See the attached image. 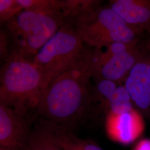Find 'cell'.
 Masks as SVG:
<instances>
[{
    "label": "cell",
    "mask_w": 150,
    "mask_h": 150,
    "mask_svg": "<svg viewBox=\"0 0 150 150\" xmlns=\"http://www.w3.org/2000/svg\"><path fill=\"white\" fill-rule=\"evenodd\" d=\"M90 54L84 50L70 68L50 82L35 108L37 116L69 130L83 118L92 101Z\"/></svg>",
    "instance_id": "6da1fadb"
},
{
    "label": "cell",
    "mask_w": 150,
    "mask_h": 150,
    "mask_svg": "<svg viewBox=\"0 0 150 150\" xmlns=\"http://www.w3.org/2000/svg\"><path fill=\"white\" fill-rule=\"evenodd\" d=\"M0 104L25 116L34 109L47 87L42 67L33 61L11 54L1 70Z\"/></svg>",
    "instance_id": "7a4b0ae2"
},
{
    "label": "cell",
    "mask_w": 150,
    "mask_h": 150,
    "mask_svg": "<svg viewBox=\"0 0 150 150\" xmlns=\"http://www.w3.org/2000/svg\"><path fill=\"white\" fill-rule=\"evenodd\" d=\"M66 23L64 15L59 10H22L6 23L13 45L11 54L33 61Z\"/></svg>",
    "instance_id": "3957f363"
},
{
    "label": "cell",
    "mask_w": 150,
    "mask_h": 150,
    "mask_svg": "<svg viewBox=\"0 0 150 150\" xmlns=\"http://www.w3.org/2000/svg\"><path fill=\"white\" fill-rule=\"evenodd\" d=\"M73 23L83 42L97 47L115 42L137 41L139 32L108 7H93L76 16Z\"/></svg>",
    "instance_id": "277c9868"
},
{
    "label": "cell",
    "mask_w": 150,
    "mask_h": 150,
    "mask_svg": "<svg viewBox=\"0 0 150 150\" xmlns=\"http://www.w3.org/2000/svg\"><path fill=\"white\" fill-rule=\"evenodd\" d=\"M83 43L75 27L66 23L38 52L33 61L42 68L47 87L80 57L85 50Z\"/></svg>",
    "instance_id": "5b68a950"
},
{
    "label": "cell",
    "mask_w": 150,
    "mask_h": 150,
    "mask_svg": "<svg viewBox=\"0 0 150 150\" xmlns=\"http://www.w3.org/2000/svg\"><path fill=\"white\" fill-rule=\"evenodd\" d=\"M27 115L0 104V150H26L35 121Z\"/></svg>",
    "instance_id": "8992f818"
},
{
    "label": "cell",
    "mask_w": 150,
    "mask_h": 150,
    "mask_svg": "<svg viewBox=\"0 0 150 150\" xmlns=\"http://www.w3.org/2000/svg\"><path fill=\"white\" fill-rule=\"evenodd\" d=\"M105 126L111 139L123 145H129L144 133L145 123L142 115L134 108L123 114L108 113Z\"/></svg>",
    "instance_id": "52a82bcc"
},
{
    "label": "cell",
    "mask_w": 150,
    "mask_h": 150,
    "mask_svg": "<svg viewBox=\"0 0 150 150\" xmlns=\"http://www.w3.org/2000/svg\"><path fill=\"white\" fill-rule=\"evenodd\" d=\"M123 85L134 105L150 117V57L144 56L130 71Z\"/></svg>",
    "instance_id": "ba28073f"
},
{
    "label": "cell",
    "mask_w": 150,
    "mask_h": 150,
    "mask_svg": "<svg viewBox=\"0 0 150 150\" xmlns=\"http://www.w3.org/2000/svg\"><path fill=\"white\" fill-rule=\"evenodd\" d=\"M143 57L137 46L116 54L93 70V77L122 85L135 64Z\"/></svg>",
    "instance_id": "9c48e42d"
},
{
    "label": "cell",
    "mask_w": 150,
    "mask_h": 150,
    "mask_svg": "<svg viewBox=\"0 0 150 150\" xmlns=\"http://www.w3.org/2000/svg\"><path fill=\"white\" fill-rule=\"evenodd\" d=\"M110 8L139 33L150 30V0H115Z\"/></svg>",
    "instance_id": "30bf717a"
},
{
    "label": "cell",
    "mask_w": 150,
    "mask_h": 150,
    "mask_svg": "<svg viewBox=\"0 0 150 150\" xmlns=\"http://www.w3.org/2000/svg\"><path fill=\"white\" fill-rule=\"evenodd\" d=\"M64 127L37 116L26 150H64L61 135Z\"/></svg>",
    "instance_id": "8fae6325"
},
{
    "label": "cell",
    "mask_w": 150,
    "mask_h": 150,
    "mask_svg": "<svg viewBox=\"0 0 150 150\" xmlns=\"http://www.w3.org/2000/svg\"><path fill=\"white\" fill-rule=\"evenodd\" d=\"M134 105L130 95L124 85L118 84L101 106L106 108L108 113L120 115L131 111L134 108Z\"/></svg>",
    "instance_id": "7c38bea8"
},
{
    "label": "cell",
    "mask_w": 150,
    "mask_h": 150,
    "mask_svg": "<svg viewBox=\"0 0 150 150\" xmlns=\"http://www.w3.org/2000/svg\"><path fill=\"white\" fill-rule=\"evenodd\" d=\"M61 142L63 147L69 150H103L94 142L77 138L66 129L62 131Z\"/></svg>",
    "instance_id": "4fadbf2b"
},
{
    "label": "cell",
    "mask_w": 150,
    "mask_h": 150,
    "mask_svg": "<svg viewBox=\"0 0 150 150\" xmlns=\"http://www.w3.org/2000/svg\"><path fill=\"white\" fill-rule=\"evenodd\" d=\"M22 10H23L18 4L17 0H1V22L7 23Z\"/></svg>",
    "instance_id": "5bb4252c"
},
{
    "label": "cell",
    "mask_w": 150,
    "mask_h": 150,
    "mask_svg": "<svg viewBox=\"0 0 150 150\" xmlns=\"http://www.w3.org/2000/svg\"><path fill=\"white\" fill-rule=\"evenodd\" d=\"M8 38L7 33L4 31H1V59L6 61L7 59L11 53L8 51Z\"/></svg>",
    "instance_id": "9a60e30c"
},
{
    "label": "cell",
    "mask_w": 150,
    "mask_h": 150,
    "mask_svg": "<svg viewBox=\"0 0 150 150\" xmlns=\"http://www.w3.org/2000/svg\"><path fill=\"white\" fill-rule=\"evenodd\" d=\"M132 150H150V139H140L134 145Z\"/></svg>",
    "instance_id": "2e32d148"
},
{
    "label": "cell",
    "mask_w": 150,
    "mask_h": 150,
    "mask_svg": "<svg viewBox=\"0 0 150 150\" xmlns=\"http://www.w3.org/2000/svg\"><path fill=\"white\" fill-rule=\"evenodd\" d=\"M64 150H67V149H66V148H64Z\"/></svg>",
    "instance_id": "e0dca14e"
},
{
    "label": "cell",
    "mask_w": 150,
    "mask_h": 150,
    "mask_svg": "<svg viewBox=\"0 0 150 150\" xmlns=\"http://www.w3.org/2000/svg\"></svg>",
    "instance_id": "ac0fdd59"
}]
</instances>
